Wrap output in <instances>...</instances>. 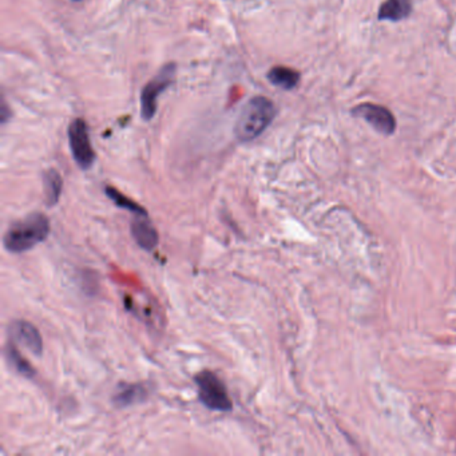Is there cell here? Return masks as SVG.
Returning a JSON list of instances; mask_svg holds the SVG:
<instances>
[{"label":"cell","instance_id":"2","mask_svg":"<svg viewBox=\"0 0 456 456\" xmlns=\"http://www.w3.org/2000/svg\"><path fill=\"white\" fill-rule=\"evenodd\" d=\"M275 103L265 97H255L246 102L235 126L239 140L249 142L259 137L276 117Z\"/></svg>","mask_w":456,"mask_h":456},{"label":"cell","instance_id":"9","mask_svg":"<svg viewBox=\"0 0 456 456\" xmlns=\"http://www.w3.org/2000/svg\"><path fill=\"white\" fill-rule=\"evenodd\" d=\"M412 0H385L379 8V19L399 21L410 17Z\"/></svg>","mask_w":456,"mask_h":456},{"label":"cell","instance_id":"1","mask_svg":"<svg viewBox=\"0 0 456 456\" xmlns=\"http://www.w3.org/2000/svg\"><path fill=\"white\" fill-rule=\"evenodd\" d=\"M50 233V221L43 213H33L15 221L6 230L3 245L10 253H24L43 242Z\"/></svg>","mask_w":456,"mask_h":456},{"label":"cell","instance_id":"5","mask_svg":"<svg viewBox=\"0 0 456 456\" xmlns=\"http://www.w3.org/2000/svg\"><path fill=\"white\" fill-rule=\"evenodd\" d=\"M174 77V66L167 64L166 67L162 69V71L158 75L149 82L145 89L142 90L140 94V113L142 117L149 120L153 118L156 111H157V100L158 95L172 83V80Z\"/></svg>","mask_w":456,"mask_h":456},{"label":"cell","instance_id":"14","mask_svg":"<svg viewBox=\"0 0 456 456\" xmlns=\"http://www.w3.org/2000/svg\"><path fill=\"white\" fill-rule=\"evenodd\" d=\"M104 192L109 196V199H111L118 208L130 210V212H133L136 215H147L146 210L142 206H139L138 203H136L134 201H131V199H127L126 196H123L117 189L109 186V188H106Z\"/></svg>","mask_w":456,"mask_h":456},{"label":"cell","instance_id":"10","mask_svg":"<svg viewBox=\"0 0 456 456\" xmlns=\"http://www.w3.org/2000/svg\"><path fill=\"white\" fill-rule=\"evenodd\" d=\"M268 80L277 86L282 90H292L295 89L300 82V74L295 69L291 67H285V66H276L273 69H271V71L268 73Z\"/></svg>","mask_w":456,"mask_h":456},{"label":"cell","instance_id":"6","mask_svg":"<svg viewBox=\"0 0 456 456\" xmlns=\"http://www.w3.org/2000/svg\"><path fill=\"white\" fill-rule=\"evenodd\" d=\"M352 114L357 118L364 119L365 122H368L383 136H391L396 129V119L394 117V114L387 107L380 104H374V103L358 104L352 110Z\"/></svg>","mask_w":456,"mask_h":456},{"label":"cell","instance_id":"12","mask_svg":"<svg viewBox=\"0 0 456 456\" xmlns=\"http://www.w3.org/2000/svg\"><path fill=\"white\" fill-rule=\"evenodd\" d=\"M43 181H44L46 202L48 206H54L58 202L62 193V186H63L62 177L57 170L51 169L44 174Z\"/></svg>","mask_w":456,"mask_h":456},{"label":"cell","instance_id":"13","mask_svg":"<svg viewBox=\"0 0 456 456\" xmlns=\"http://www.w3.org/2000/svg\"><path fill=\"white\" fill-rule=\"evenodd\" d=\"M6 356H7V360L10 363V365L20 374L21 376L24 377H33L35 375V370L34 367L24 358V357L20 355L18 352V349L14 347V345H7L6 348Z\"/></svg>","mask_w":456,"mask_h":456},{"label":"cell","instance_id":"3","mask_svg":"<svg viewBox=\"0 0 456 456\" xmlns=\"http://www.w3.org/2000/svg\"><path fill=\"white\" fill-rule=\"evenodd\" d=\"M194 380L199 388V400L206 408L219 412H228L233 408L224 383L213 372L202 371Z\"/></svg>","mask_w":456,"mask_h":456},{"label":"cell","instance_id":"7","mask_svg":"<svg viewBox=\"0 0 456 456\" xmlns=\"http://www.w3.org/2000/svg\"><path fill=\"white\" fill-rule=\"evenodd\" d=\"M10 332L12 338L18 340L28 351H31L35 356H42L43 354V341L39 331L35 325L28 321L18 320L12 322L10 327Z\"/></svg>","mask_w":456,"mask_h":456},{"label":"cell","instance_id":"15","mask_svg":"<svg viewBox=\"0 0 456 456\" xmlns=\"http://www.w3.org/2000/svg\"><path fill=\"white\" fill-rule=\"evenodd\" d=\"M74 1H80V0H74Z\"/></svg>","mask_w":456,"mask_h":456},{"label":"cell","instance_id":"11","mask_svg":"<svg viewBox=\"0 0 456 456\" xmlns=\"http://www.w3.org/2000/svg\"><path fill=\"white\" fill-rule=\"evenodd\" d=\"M146 396H147V391L139 384L122 385L114 396V403L118 407H127V405H131L134 403L145 400Z\"/></svg>","mask_w":456,"mask_h":456},{"label":"cell","instance_id":"4","mask_svg":"<svg viewBox=\"0 0 456 456\" xmlns=\"http://www.w3.org/2000/svg\"><path fill=\"white\" fill-rule=\"evenodd\" d=\"M69 142L73 157L80 169H90L95 161V153L93 150L89 129L83 119H75L69 127Z\"/></svg>","mask_w":456,"mask_h":456},{"label":"cell","instance_id":"8","mask_svg":"<svg viewBox=\"0 0 456 456\" xmlns=\"http://www.w3.org/2000/svg\"><path fill=\"white\" fill-rule=\"evenodd\" d=\"M130 229L131 236L142 249L150 252L158 245V232L152 221L147 219V215H137V217L131 221Z\"/></svg>","mask_w":456,"mask_h":456}]
</instances>
